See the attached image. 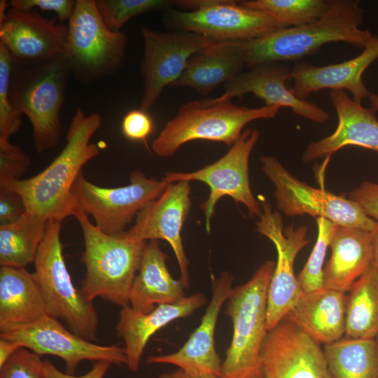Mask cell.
<instances>
[{
  "instance_id": "obj_1",
  "label": "cell",
  "mask_w": 378,
  "mask_h": 378,
  "mask_svg": "<svg viewBox=\"0 0 378 378\" xmlns=\"http://www.w3.org/2000/svg\"><path fill=\"white\" fill-rule=\"evenodd\" d=\"M101 125L99 113L86 115L77 107L66 133V143L52 162L38 174L0 188L18 192L27 212L47 221L62 223L74 216L78 206L72 188L83 167L100 153L99 148L90 141Z\"/></svg>"
},
{
  "instance_id": "obj_2",
  "label": "cell",
  "mask_w": 378,
  "mask_h": 378,
  "mask_svg": "<svg viewBox=\"0 0 378 378\" xmlns=\"http://www.w3.org/2000/svg\"><path fill=\"white\" fill-rule=\"evenodd\" d=\"M359 3L357 0H332L326 13L312 23L242 41L246 66L299 61L329 43L344 42L364 48L372 35L368 30L359 29L365 15Z\"/></svg>"
},
{
  "instance_id": "obj_3",
  "label": "cell",
  "mask_w": 378,
  "mask_h": 378,
  "mask_svg": "<svg viewBox=\"0 0 378 378\" xmlns=\"http://www.w3.org/2000/svg\"><path fill=\"white\" fill-rule=\"evenodd\" d=\"M74 216L84 239L81 260L85 277L80 289L82 294L91 302L101 298L122 307L130 305V290L147 242L130 236L127 231L118 235L103 232L80 207Z\"/></svg>"
},
{
  "instance_id": "obj_4",
  "label": "cell",
  "mask_w": 378,
  "mask_h": 378,
  "mask_svg": "<svg viewBox=\"0 0 378 378\" xmlns=\"http://www.w3.org/2000/svg\"><path fill=\"white\" fill-rule=\"evenodd\" d=\"M71 74L66 56L41 63L13 62L9 97L29 119L38 153L55 147L61 136L60 111Z\"/></svg>"
},
{
  "instance_id": "obj_5",
  "label": "cell",
  "mask_w": 378,
  "mask_h": 378,
  "mask_svg": "<svg viewBox=\"0 0 378 378\" xmlns=\"http://www.w3.org/2000/svg\"><path fill=\"white\" fill-rule=\"evenodd\" d=\"M280 108L266 105L259 108L239 106L231 101L216 98L189 102L179 108L176 115L153 140L152 150L159 157L169 158L183 144L198 139L223 143L230 148L246 125L272 118Z\"/></svg>"
},
{
  "instance_id": "obj_6",
  "label": "cell",
  "mask_w": 378,
  "mask_h": 378,
  "mask_svg": "<svg viewBox=\"0 0 378 378\" xmlns=\"http://www.w3.org/2000/svg\"><path fill=\"white\" fill-rule=\"evenodd\" d=\"M275 262L265 261L245 284L232 288L225 313L233 334L219 378H255L267 335V293Z\"/></svg>"
},
{
  "instance_id": "obj_7",
  "label": "cell",
  "mask_w": 378,
  "mask_h": 378,
  "mask_svg": "<svg viewBox=\"0 0 378 378\" xmlns=\"http://www.w3.org/2000/svg\"><path fill=\"white\" fill-rule=\"evenodd\" d=\"M61 223L48 220L34 262V273L50 315L64 323L76 335L92 342L97 338L98 315L92 302L73 284L63 255Z\"/></svg>"
},
{
  "instance_id": "obj_8",
  "label": "cell",
  "mask_w": 378,
  "mask_h": 378,
  "mask_svg": "<svg viewBox=\"0 0 378 378\" xmlns=\"http://www.w3.org/2000/svg\"><path fill=\"white\" fill-rule=\"evenodd\" d=\"M67 27L66 56L79 81L88 83L106 78L124 64L127 37L106 27L95 0H76Z\"/></svg>"
},
{
  "instance_id": "obj_9",
  "label": "cell",
  "mask_w": 378,
  "mask_h": 378,
  "mask_svg": "<svg viewBox=\"0 0 378 378\" xmlns=\"http://www.w3.org/2000/svg\"><path fill=\"white\" fill-rule=\"evenodd\" d=\"M261 168L274 184V196L279 212L288 217L309 214L324 218L344 227H356L369 232L378 230V223L368 217L350 199L315 188L298 179L272 155L260 158Z\"/></svg>"
},
{
  "instance_id": "obj_10",
  "label": "cell",
  "mask_w": 378,
  "mask_h": 378,
  "mask_svg": "<svg viewBox=\"0 0 378 378\" xmlns=\"http://www.w3.org/2000/svg\"><path fill=\"white\" fill-rule=\"evenodd\" d=\"M169 183L148 178L140 170L131 172L128 185L116 188L101 187L87 180L81 173L72 194L78 207L90 215L103 232L118 235L136 219L140 211L158 198Z\"/></svg>"
},
{
  "instance_id": "obj_11",
  "label": "cell",
  "mask_w": 378,
  "mask_h": 378,
  "mask_svg": "<svg viewBox=\"0 0 378 378\" xmlns=\"http://www.w3.org/2000/svg\"><path fill=\"white\" fill-rule=\"evenodd\" d=\"M259 136L258 130L247 129L228 151L214 163L192 172L164 173L162 178L168 183L196 181L209 186V195L200 205L207 232L211 230V219L216 204L224 196H230L244 205L251 217L261 215L260 203L251 191L248 169L250 155Z\"/></svg>"
},
{
  "instance_id": "obj_12",
  "label": "cell",
  "mask_w": 378,
  "mask_h": 378,
  "mask_svg": "<svg viewBox=\"0 0 378 378\" xmlns=\"http://www.w3.org/2000/svg\"><path fill=\"white\" fill-rule=\"evenodd\" d=\"M262 214L256 223L255 230L274 244L277 260L267 293V332L283 320L286 314L304 294L295 275L294 261L298 253L307 244L308 228L293 225L284 227L279 211L273 210L264 200L260 203Z\"/></svg>"
},
{
  "instance_id": "obj_13",
  "label": "cell",
  "mask_w": 378,
  "mask_h": 378,
  "mask_svg": "<svg viewBox=\"0 0 378 378\" xmlns=\"http://www.w3.org/2000/svg\"><path fill=\"white\" fill-rule=\"evenodd\" d=\"M239 1L218 0L195 11L171 8L162 20L171 31L195 33L216 41H250L286 28L267 14L243 7Z\"/></svg>"
},
{
  "instance_id": "obj_14",
  "label": "cell",
  "mask_w": 378,
  "mask_h": 378,
  "mask_svg": "<svg viewBox=\"0 0 378 378\" xmlns=\"http://www.w3.org/2000/svg\"><path fill=\"white\" fill-rule=\"evenodd\" d=\"M0 338L16 342L40 356L52 355L62 359L66 373L71 374L83 360L127 363L125 348L102 346L85 340L50 315L29 324L1 326Z\"/></svg>"
},
{
  "instance_id": "obj_15",
  "label": "cell",
  "mask_w": 378,
  "mask_h": 378,
  "mask_svg": "<svg viewBox=\"0 0 378 378\" xmlns=\"http://www.w3.org/2000/svg\"><path fill=\"white\" fill-rule=\"evenodd\" d=\"M144 44L140 74L143 94L140 108L148 111L166 86L184 71L189 58L216 41L195 33L141 28Z\"/></svg>"
},
{
  "instance_id": "obj_16",
  "label": "cell",
  "mask_w": 378,
  "mask_h": 378,
  "mask_svg": "<svg viewBox=\"0 0 378 378\" xmlns=\"http://www.w3.org/2000/svg\"><path fill=\"white\" fill-rule=\"evenodd\" d=\"M255 378H333L320 344L283 319L264 340Z\"/></svg>"
},
{
  "instance_id": "obj_17",
  "label": "cell",
  "mask_w": 378,
  "mask_h": 378,
  "mask_svg": "<svg viewBox=\"0 0 378 378\" xmlns=\"http://www.w3.org/2000/svg\"><path fill=\"white\" fill-rule=\"evenodd\" d=\"M67 37V25L57 17H43L36 9L10 8L0 20V43L16 63L46 62L66 55Z\"/></svg>"
},
{
  "instance_id": "obj_18",
  "label": "cell",
  "mask_w": 378,
  "mask_h": 378,
  "mask_svg": "<svg viewBox=\"0 0 378 378\" xmlns=\"http://www.w3.org/2000/svg\"><path fill=\"white\" fill-rule=\"evenodd\" d=\"M190 181L169 183L162 195L148 204L127 231L142 241L163 239L172 248L180 270V280L189 286V261L185 253L181 231L190 210Z\"/></svg>"
},
{
  "instance_id": "obj_19",
  "label": "cell",
  "mask_w": 378,
  "mask_h": 378,
  "mask_svg": "<svg viewBox=\"0 0 378 378\" xmlns=\"http://www.w3.org/2000/svg\"><path fill=\"white\" fill-rule=\"evenodd\" d=\"M232 281L233 276L228 272H222L218 278L212 276L211 300L199 326L177 351L150 356L146 362L174 365L190 375L219 377L222 363L215 348L214 332L220 310L232 290Z\"/></svg>"
},
{
  "instance_id": "obj_20",
  "label": "cell",
  "mask_w": 378,
  "mask_h": 378,
  "mask_svg": "<svg viewBox=\"0 0 378 378\" xmlns=\"http://www.w3.org/2000/svg\"><path fill=\"white\" fill-rule=\"evenodd\" d=\"M292 66L288 62H270L255 66L241 72L225 85L224 93L216 98L231 101L253 94L266 106L288 107L298 115L315 122H325L329 114L323 108L307 99L298 98L286 86L290 79Z\"/></svg>"
},
{
  "instance_id": "obj_21",
  "label": "cell",
  "mask_w": 378,
  "mask_h": 378,
  "mask_svg": "<svg viewBox=\"0 0 378 378\" xmlns=\"http://www.w3.org/2000/svg\"><path fill=\"white\" fill-rule=\"evenodd\" d=\"M378 59V36H372L363 52L352 59L337 64L316 66L300 62L292 66L291 92L298 98L306 99L312 92L330 89L348 90L358 103L368 98L370 92L362 76L366 69Z\"/></svg>"
},
{
  "instance_id": "obj_22",
  "label": "cell",
  "mask_w": 378,
  "mask_h": 378,
  "mask_svg": "<svg viewBox=\"0 0 378 378\" xmlns=\"http://www.w3.org/2000/svg\"><path fill=\"white\" fill-rule=\"evenodd\" d=\"M330 100L338 118L330 135L310 143L302 153L304 162L330 158L347 146H358L378 152V119L375 111L355 102L342 90H330Z\"/></svg>"
},
{
  "instance_id": "obj_23",
  "label": "cell",
  "mask_w": 378,
  "mask_h": 378,
  "mask_svg": "<svg viewBox=\"0 0 378 378\" xmlns=\"http://www.w3.org/2000/svg\"><path fill=\"white\" fill-rule=\"evenodd\" d=\"M206 302L202 293H196L172 304H161L150 313H142L131 306L122 307L115 329L125 343L126 365L132 372L139 370V363L150 338L170 322L192 314Z\"/></svg>"
},
{
  "instance_id": "obj_24",
  "label": "cell",
  "mask_w": 378,
  "mask_h": 378,
  "mask_svg": "<svg viewBox=\"0 0 378 378\" xmlns=\"http://www.w3.org/2000/svg\"><path fill=\"white\" fill-rule=\"evenodd\" d=\"M346 301L345 293L323 287L304 293L284 318L320 344H330L345 333Z\"/></svg>"
},
{
  "instance_id": "obj_25",
  "label": "cell",
  "mask_w": 378,
  "mask_h": 378,
  "mask_svg": "<svg viewBox=\"0 0 378 378\" xmlns=\"http://www.w3.org/2000/svg\"><path fill=\"white\" fill-rule=\"evenodd\" d=\"M245 66L242 41H216L193 54L171 86L190 88L208 95L221 83L234 78Z\"/></svg>"
},
{
  "instance_id": "obj_26",
  "label": "cell",
  "mask_w": 378,
  "mask_h": 378,
  "mask_svg": "<svg viewBox=\"0 0 378 378\" xmlns=\"http://www.w3.org/2000/svg\"><path fill=\"white\" fill-rule=\"evenodd\" d=\"M372 233L337 225L329 246L331 257L323 267V287L349 292L371 265Z\"/></svg>"
},
{
  "instance_id": "obj_27",
  "label": "cell",
  "mask_w": 378,
  "mask_h": 378,
  "mask_svg": "<svg viewBox=\"0 0 378 378\" xmlns=\"http://www.w3.org/2000/svg\"><path fill=\"white\" fill-rule=\"evenodd\" d=\"M167 258L158 240L146 243L129 295L133 309L150 313L158 304H172L185 297L182 281L174 279L168 270Z\"/></svg>"
},
{
  "instance_id": "obj_28",
  "label": "cell",
  "mask_w": 378,
  "mask_h": 378,
  "mask_svg": "<svg viewBox=\"0 0 378 378\" xmlns=\"http://www.w3.org/2000/svg\"><path fill=\"white\" fill-rule=\"evenodd\" d=\"M48 315L35 273L26 268L1 266L0 327L29 324Z\"/></svg>"
},
{
  "instance_id": "obj_29",
  "label": "cell",
  "mask_w": 378,
  "mask_h": 378,
  "mask_svg": "<svg viewBox=\"0 0 378 378\" xmlns=\"http://www.w3.org/2000/svg\"><path fill=\"white\" fill-rule=\"evenodd\" d=\"M345 333L356 339L374 340L378 336V272L372 265L346 295Z\"/></svg>"
},
{
  "instance_id": "obj_30",
  "label": "cell",
  "mask_w": 378,
  "mask_h": 378,
  "mask_svg": "<svg viewBox=\"0 0 378 378\" xmlns=\"http://www.w3.org/2000/svg\"><path fill=\"white\" fill-rule=\"evenodd\" d=\"M323 353L333 378H378L375 339L342 337L325 345Z\"/></svg>"
},
{
  "instance_id": "obj_31",
  "label": "cell",
  "mask_w": 378,
  "mask_h": 378,
  "mask_svg": "<svg viewBox=\"0 0 378 378\" xmlns=\"http://www.w3.org/2000/svg\"><path fill=\"white\" fill-rule=\"evenodd\" d=\"M48 222L26 211L17 222L0 226V265L26 268L34 262Z\"/></svg>"
},
{
  "instance_id": "obj_32",
  "label": "cell",
  "mask_w": 378,
  "mask_h": 378,
  "mask_svg": "<svg viewBox=\"0 0 378 378\" xmlns=\"http://www.w3.org/2000/svg\"><path fill=\"white\" fill-rule=\"evenodd\" d=\"M332 0H244L243 7L263 12L286 27H300L321 18Z\"/></svg>"
},
{
  "instance_id": "obj_33",
  "label": "cell",
  "mask_w": 378,
  "mask_h": 378,
  "mask_svg": "<svg viewBox=\"0 0 378 378\" xmlns=\"http://www.w3.org/2000/svg\"><path fill=\"white\" fill-rule=\"evenodd\" d=\"M173 0H95L100 17L112 31H120L130 19L147 12L168 10Z\"/></svg>"
},
{
  "instance_id": "obj_34",
  "label": "cell",
  "mask_w": 378,
  "mask_h": 378,
  "mask_svg": "<svg viewBox=\"0 0 378 378\" xmlns=\"http://www.w3.org/2000/svg\"><path fill=\"white\" fill-rule=\"evenodd\" d=\"M318 234L315 245L302 270L297 276L303 293L323 287V262L327 248L337 225L324 218H316Z\"/></svg>"
},
{
  "instance_id": "obj_35",
  "label": "cell",
  "mask_w": 378,
  "mask_h": 378,
  "mask_svg": "<svg viewBox=\"0 0 378 378\" xmlns=\"http://www.w3.org/2000/svg\"><path fill=\"white\" fill-rule=\"evenodd\" d=\"M13 59L0 43V138L9 139L21 127L22 114L11 104L9 88Z\"/></svg>"
},
{
  "instance_id": "obj_36",
  "label": "cell",
  "mask_w": 378,
  "mask_h": 378,
  "mask_svg": "<svg viewBox=\"0 0 378 378\" xmlns=\"http://www.w3.org/2000/svg\"><path fill=\"white\" fill-rule=\"evenodd\" d=\"M30 164L29 157L20 146L0 138V188L22 179Z\"/></svg>"
},
{
  "instance_id": "obj_37",
  "label": "cell",
  "mask_w": 378,
  "mask_h": 378,
  "mask_svg": "<svg viewBox=\"0 0 378 378\" xmlns=\"http://www.w3.org/2000/svg\"><path fill=\"white\" fill-rule=\"evenodd\" d=\"M0 378H46L41 356L22 347L0 368Z\"/></svg>"
},
{
  "instance_id": "obj_38",
  "label": "cell",
  "mask_w": 378,
  "mask_h": 378,
  "mask_svg": "<svg viewBox=\"0 0 378 378\" xmlns=\"http://www.w3.org/2000/svg\"><path fill=\"white\" fill-rule=\"evenodd\" d=\"M122 133L130 141H145L154 130V122L147 111L141 108L129 111L121 123Z\"/></svg>"
},
{
  "instance_id": "obj_39",
  "label": "cell",
  "mask_w": 378,
  "mask_h": 378,
  "mask_svg": "<svg viewBox=\"0 0 378 378\" xmlns=\"http://www.w3.org/2000/svg\"><path fill=\"white\" fill-rule=\"evenodd\" d=\"M10 8L28 10L40 8L42 10L53 11L61 22L69 21L74 10L76 1L74 0H11Z\"/></svg>"
},
{
  "instance_id": "obj_40",
  "label": "cell",
  "mask_w": 378,
  "mask_h": 378,
  "mask_svg": "<svg viewBox=\"0 0 378 378\" xmlns=\"http://www.w3.org/2000/svg\"><path fill=\"white\" fill-rule=\"evenodd\" d=\"M26 211L24 200L18 192L0 188V226L17 222Z\"/></svg>"
},
{
  "instance_id": "obj_41",
  "label": "cell",
  "mask_w": 378,
  "mask_h": 378,
  "mask_svg": "<svg viewBox=\"0 0 378 378\" xmlns=\"http://www.w3.org/2000/svg\"><path fill=\"white\" fill-rule=\"evenodd\" d=\"M349 199L356 202L368 217L378 223V183L362 182L349 192Z\"/></svg>"
},
{
  "instance_id": "obj_42",
  "label": "cell",
  "mask_w": 378,
  "mask_h": 378,
  "mask_svg": "<svg viewBox=\"0 0 378 378\" xmlns=\"http://www.w3.org/2000/svg\"><path fill=\"white\" fill-rule=\"evenodd\" d=\"M111 365L108 361H94L88 372L76 376L60 371L49 360H46L43 361V372L46 378H104Z\"/></svg>"
},
{
  "instance_id": "obj_43",
  "label": "cell",
  "mask_w": 378,
  "mask_h": 378,
  "mask_svg": "<svg viewBox=\"0 0 378 378\" xmlns=\"http://www.w3.org/2000/svg\"><path fill=\"white\" fill-rule=\"evenodd\" d=\"M22 346L18 342L10 340L0 338V368L7 360Z\"/></svg>"
},
{
  "instance_id": "obj_44",
  "label": "cell",
  "mask_w": 378,
  "mask_h": 378,
  "mask_svg": "<svg viewBox=\"0 0 378 378\" xmlns=\"http://www.w3.org/2000/svg\"><path fill=\"white\" fill-rule=\"evenodd\" d=\"M158 378H219L214 375H190L184 372L181 369H177L176 370L172 372H164L162 373L158 376Z\"/></svg>"
},
{
  "instance_id": "obj_45",
  "label": "cell",
  "mask_w": 378,
  "mask_h": 378,
  "mask_svg": "<svg viewBox=\"0 0 378 378\" xmlns=\"http://www.w3.org/2000/svg\"><path fill=\"white\" fill-rule=\"evenodd\" d=\"M372 258L371 265L378 272V230L372 233Z\"/></svg>"
},
{
  "instance_id": "obj_46",
  "label": "cell",
  "mask_w": 378,
  "mask_h": 378,
  "mask_svg": "<svg viewBox=\"0 0 378 378\" xmlns=\"http://www.w3.org/2000/svg\"><path fill=\"white\" fill-rule=\"evenodd\" d=\"M368 99L371 104V108L375 112L378 111V94L370 92Z\"/></svg>"
},
{
  "instance_id": "obj_47",
  "label": "cell",
  "mask_w": 378,
  "mask_h": 378,
  "mask_svg": "<svg viewBox=\"0 0 378 378\" xmlns=\"http://www.w3.org/2000/svg\"><path fill=\"white\" fill-rule=\"evenodd\" d=\"M376 341H377V346H378V336L376 337Z\"/></svg>"
}]
</instances>
